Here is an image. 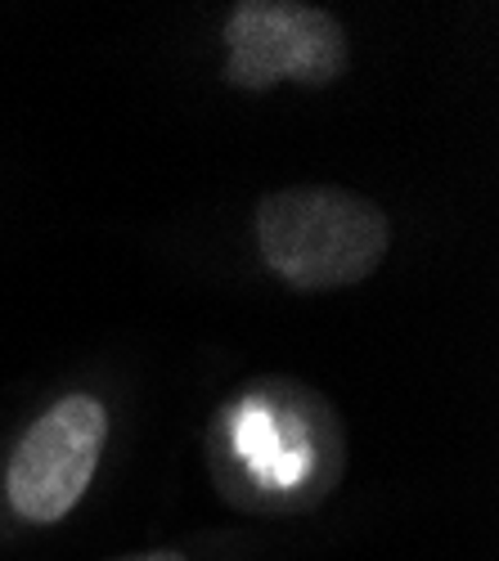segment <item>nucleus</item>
Segmentation results:
<instances>
[{"instance_id":"1","label":"nucleus","mask_w":499,"mask_h":561,"mask_svg":"<svg viewBox=\"0 0 499 561\" xmlns=\"http://www.w3.org/2000/svg\"><path fill=\"white\" fill-rule=\"evenodd\" d=\"M387 216L351 190L302 184L257 207V248L284 284L302 293H338L370 278L387 256Z\"/></svg>"},{"instance_id":"2","label":"nucleus","mask_w":499,"mask_h":561,"mask_svg":"<svg viewBox=\"0 0 499 561\" xmlns=\"http://www.w3.org/2000/svg\"><path fill=\"white\" fill-rule=\"evenodd\" d=\"M230 81L239 90H275L280 81L329 85L347 72L351 45L333 14L302 0H243L225 23Z\"/></svg>"},{"instance_id":"3","label":"nucleus","mask_w":499,"mask_h":561,"mask_svg":"<svg viewBox=\"0 0 499 561\" xmlns=\"http://www.w3.org/2000/svg\"><path fill=\"white\" fill-rule=\"evenodd\" d=\"M104 440L109 413L100 400L68 396L55 409H45L23 432L5 472V494L19 517L36 526L64 522L95 477Z\"/></svg>"},{"instance_id":"4","label":"nucleus","mask_w":499,"mask_h":561,"mask_svg":"<svg viewBox=\"0 0 499 561\" xmlns=\"http://www.w3.org/2000/svg\"><path fill=\"white\" fill-rule=\"evenodd\" d=\"M122 561H185L180 552H140V557H122Z\"/></svg>"}]
</instances>
